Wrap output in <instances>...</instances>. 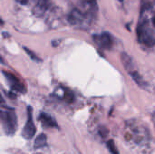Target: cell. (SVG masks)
<instances>
[{"label":"cell","instance_id":"1","mask_svg":"<svg viewBox=\"0 0 155 154\" xmlns=\"http://www.w3.org/2000/svg\"><path fill=\"white\" fill-rule=\"evenodd\" d=\"M68 0H37L35 12L39 16H46L47 18L59 17L66 15V18L72 10ZM74 7V6H73Z\"/></svg>","mask_w":155,"mask_h":154},{"label":"cell","instance_id":"2","mask_svg":"<svg viewBox=\"0 0 155 154\" xmlns=\"http://www.w3.org/2000/svg\"><path fill=\"white\" fill-rule=\"evenodd\" d=\"M67 21L73 26H76L79 28H88L92 25L94 19L87 16L75 6H74L67 16Z\"/></svg>","mask_w":155,"mask_h":154},{"label":"cell","instance_id":"3","mask_svg":"<svg viewBox=\"0 0 155 154\" xmlns=\"http://www.w3.org/2000/svg\"><path fill=\"white\" fill-rule=\"evenodd\" d=\"M1 122L6 134H13L17 127V119L12 110L1 111Z\"/></svg>","mask_w":155,"mask_h":154},{"label":"cell","instance_id":"4","mask_svg":"<svg viewBox=\"0 0 155 154\" xmlns=\"http://www.w3.org/2000/svg\"><path fill=\"white\" fill-rule=\"evenodd\" d=\"M136 34H137V39L141 44L148 47H153L155 45V37L152 34L151 31L149 30L145 23H141L138 25L136 29Z\"/></svg>","mask_w":155,"mask_h":154},{"label":"cell","instance_id":"5","mask_svg":"<svg viewBox=\"0 0 155 154\" xmlns=\"http://www.w3.org/2000/svg\"><path fill=\"white\" fill-rule=\"evenodd\" d=\"M77 5L75 6L82 13L91 17L92 19L95 18L97 11V0H76Z\"/></svg>","mask_w":155,"mask_h":154},{"label":"cell","instance_id":"6","mask_svg":"<svg viewBox=\"0 0 155 154\" xmlns=\"http://www.w3.org/2000/svg\"><path fill=\"white\" fill-rule=\"evenodd\" d=\"M94 41L102 49L109 50L114 45V39L109 33H102L94 35Z\"/></svg>","mask_w":155,"mask_h":154},{"label":"cell","instance_id":"7","mask_svg":"<svg viewBox=\"0 0 155 154\" xmlns=\"http://www.w3.org/2000/svg\"><path fill=\"white\" fill-rule=\"evenodd\" d=\"M35 133V126L33 122V118H32V109L28 107V111H27V121L25 123V125L24 127V131H23V136L25 139H32L34 137Z\"/></svg>","mask_w":155,"mask_h":154},{"label":"cell","instance_id":"8","mask_svg":"<svg viewBox=\"0 0 155 154\" xmlns=\"http://www.w3.org/2000/svg\"><path fill=\"white\" fill-rule=\"evenodd\" d=\"M4 73V75L5 76L8 84H10L11 88L16 92H19V93H25V87L24 85L19 82V80L12 74L10 73H5V72H3Z\"/></svg>","mask_w":155,"mask_h":154},{"label":"cell","instance_id":"9","mask_svg":"<svg viewBox=\"0 0 155 154\" xmlns=\"http://www.w3.org/2000/svg\"><path fill=\"white\" fill-rule=\"evenodd\" d=\"M39 120L43 123V125L45 126V127H49V128L57 127L56 122L54 119V117L47 114V113H41L40 116H39Z\"/></svg>","mask_w":155,"mask_h":154},{"label":"cell","instance_id":"10","mask_svg":"<svg viewBox=\"0 0 155 154\" xmlns=\"http://www.w3.org/2000/svg\"><path fill=\"white\" fill-rule=\"evenodd\" d=\"M45 146H46V136L45 134L38 135L35 141V149H40Z\"/></svg>","mask_w":155,"mask_h":154},{"label":"cell","instance_id":"11","mask_svg":"<svg viewBox=\"0 0 155 154\" xmlns=\"http://www.w3.org/2000/svg\"><path fill=\"white\" fill-rule=\"evenodd\" d=\"M107 147H108L109 151L113 154H119L117 149H116V146L114 144V142L113 140H110L109 142H107Z\"/></svg>","mask_w":155,"mask_h":154},{"label":"cell","instance_id":"12","mask_svg":"<svg viewBox=\"0 0 155 154\" xmlns=\"http://www.w3.org/2000/svg\"><path fill=\"white\" fill-rule=\"evenodd\" d=\"M25 49L26 53H27V54H29V55L31 56V58H32L33 60H36V61H38V58H37L36 56H35V55H34V54H33V53H32V52H31L30 50H27L26 48H25Z\"/></svg>","mask_w":155,"mask_h":154},{"label":"cell","instance_id":"13","mask_svg":"<svg viewBox=\"0 0 155 154\" xmlns=\"http://www.w3.org/2000/svg\"><path fill=\"white\" fill-rule=\"evenodd\" d=\"M18 3H20V4H22V5H25L27 2H28V0H16Z\"/></svg>","mask_w":155,"mask_h":154},{"label":"cell","instance_id":"14","mask_svg":"<svg viewBox=\"0 0 155 154\" xmlns=\"http://www.w3.org/2000/svg\"><path fill=\"white\" fill-rule=\"evenodd\" d=\"M153 25L155 26V15L154 16H153Z\"/></svg>","mask_w":155,"mask_h":154}]
</instances>
